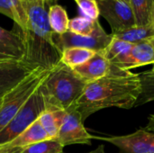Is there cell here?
Returning a JSON list of instances; mask_svg holds the SVG:
<instances>
[{
	"label": "cell",
	"mask_w": 154,
	"mask_h": 153,
	"mask_svg": "<svg viewBox=\"0 0 154 153\" xmlns=\"http://www.w3.org/2000/svg\"><path fill=\"white\" fill-rule=\"evenodd\" d=\"M154 64V47L150 41L134 44L128 56L116 68L123 70Z\"/></svg>",
	"instance_id": "obj_13"
},
{
	"label": "cell",
	"mask_w": 154,
	"mask_h": 153,
	"mask_svg": "<svg viewBox=\"0 0 154 153\" xmlns=\"http://www.w3.org/2000/svg\"><path fill=\"white\" fill-rule=\"evenodd\" d=\"M63 146L58 140H44L23 148L20 153H62Z\"/></svg>",
	"instance_id": "obj_23"
},
{
	"label": "cell",
	"mask_w": 154,
	"mask_h": 153,
	"mask_svg": "<svg viewBox=\"0 0 154 153\" xmlns=\"http://www.w3.org/2000/svg\"><path fill=\"white\" fill-rule=\"evenodd\" d=\"M96 51L84 48H68L62 50L61 62L68 67L73 69L79 65H82L88 61L94 55Z\"/></svg>",
	"instance_id": "obj_18"
},
{
	"label": "cell",
	"mask_w": 154,
	"mask_h": 153,
	"mask_svg": "<svg viewBox=\"0 0 154 153\" xmlns=\"http://www.w3.org/2000/svg\"><path fill=\"white\" fill-rule=\"evenodd\" d=\"M51 69H35L18 85L0 96V132L42 84Z\"/></svg>",
	"instance_id": "obj_4"
},
{
	"label": "cell",
	"mask_w": 154,
	"mask_h": 153,
	"mask_svg": "<svg viewBox=\"0 0 154 153\" xmlns=\"http://www.w3.org/2000/svg\"><path fill=\"white\" fill-rule=\"evenodd\" d=\"M48 20L51 29L54 33L63 34L69 30V19L68 17L66 10L59 5H50L48 11Z\"/></svg>",
	"instance_id": "obj_19"
},
{
	"label": "cell",
	"mask_w": 154,
	"mask_h": 153,
	"mask_svg": "<svg viewBox=\"0 0 154 153\" xmlns=\"http://www.w3.org/2000/svg\"><path fill=\"white\" fill-rule=\"evenodd\" d=\"M0 13L11 18L20 30L26 29L28 18L22 0H0Z\"/></svg>",
	"instance_id": "obj_15"
},
{
	"label": "cell",
	"mask_w": 154,
	"mask_h": 153,
	"mask_svg": "<svg viewBox=\"0 0 154 153\" xmlns=\"http://www.w3.org/2000/svg\"><path fill=\"white\" fill-rule=\"evenodd\" d=\"M153 40H154V39H153Z\"/></svg>",
	"instance_id": "obj_31"
},
{
	"label": "cell",
	"mask_w": 154,
	"mask_h": 153,
	"mask_svg": "<svg viewBox=\"0 0 154 153\" xmlns=\"http://www.w3.org/2000/svg\"><path fill=\"white\" fill-rule=\"evenodd\" d=\"M96 139L107 142L127 153H154V133L144 128L127 135L97 137Z\"/></svg>",
	"instance_id": "obj_9"
},
{
	"label": "cell",
	"mask_w": 154,
	"mask_h": 153,
	"mask_svg": "<svg viewBox=\"0 0 154 153\" xmlns=\"http://www.w3.org/2000/svg\"><path fill=\"white\" fill-rule=\"evenodd\" d=\"M45 0H22L28 23L25 30L18 27L24 46V59L33 69H51L61 60L62 52L54 41V32L48 20Z\"/></svg>",
	"instance_id": "obj_2"
},
{
	"label": "cell",
	"mask_w": 154,
	"mask_h": 153,
	"mask_svg": "<svg viewBox=\"0 0 154 153\" xmlns=\"http://www.w3.org/2000/svg\"><path fill=\"white\" fill-rule=\"evenodd\" d=\"M65 115L66 111L52 109H45L44 112L40 115L38 121L46 132L49 139H57Z\"/></svg>",
	"instance_id": "obj_14"
},
{
	"label": "cell",
	"mask_w": 154,
	"mask_h": 153,
	"mask_svg": "<svg viewBox=\"0 0 154 153\" xmlns=\"http://www.w3.org/2000/svg\"><path fill=\"white\" fill-rule=\"evenodd\" d=\"M53 38L61 52L63 50L72 47L88 49L98 52L104 50L113 40L112 34L106 33L100 23L89 35H79L68 31L63 34L54 33Z\"/></svg>",
	"instance_id": "obj_6"
},
{
	"label": "cell",
	"mask_w": 154,
	"mask_h": 153,
	"mask_svg": "<svg viewBox=\"0 0 154 153\" xmlns=\"http://www.w3.org/2000/svg\"><path fill=\"white\" fill-rule=\"evenodd\" d=\"M150 24L154 27V3L153 6H152V14H151V18H150Z\"/></svg>",
	"instance_id": "obj_27"
},
{
	"label": "cell",
	"mask_w": 154,
	"mask_h": 153,
	"mask_svg": "<svg viewBox=\"0 0 154 153\" xmlns=\"http://www.w3.org/2000/svg\"><path fill=\"white\" fill-rule=\"evenodd\" d=\"M121 1H124V2H125V3H129L130 0H121Z\"/></svg>",
	"instance_id": "obj_30"
},
{
	"label": "cell",
	"mask_w": 154,
	"mask_h": 153,
	"mask_svg": "<svg viewBox=\"0 0 154 153\" xmlns=\"http://www.w3.org/2000/svg\"><path fill=\"white\" fill-rule=\"evenodd\" d=\"M144 129L148 132H151L154 133V114L151 115L149 116V119H148V124L147 125L144 127Z\"/></svg>",
	"instance_id": "obj_25"
},
{
	"label": "cell",
	"mask_w": 154,
	"mask_h": 153,
	"mask_svg": "<svg viewBox=\"0 0 154 153\" xmlns=\"http://www.w3.org/2000/svg\"><path fill=\"white\" fill-rule=\"evenodd\" d=\"M86 85L71 68L60 61L50 70L40 87L45 109L70 110L82 95Z\"/></svg>",
	"instance_id": "obj_3"
},
{
	"label": "cell",
	"mask_w": 154,
	"mask_h": 153,
	"mask_svg": "<svg viewBox=\"0 0 154 153\" xmlns=\"http://www.w3.org/2000/svg\"><path fill=\"white\" fill-rule=\"evenodd\" d=\"M62 153H65V152H62ZM88 153H106L105 152V147L103 146V145H100L99 147H97L96 150H94V151H90V152H88Z\"/></svg>",
	"instance_id": "obj_26"
},
{
	"label": "cell",
	"mask_w": 154,
	"mask_h": 153,
	"mask_svg": "<svg viewBox=\"0 0 154 153\" xmlns=\"http://www.w3.org/2000/svg\"><path fill=\"white\" fill-rule=\"evenodd\" d=\"M34 69L23 60L0 59V96L18 85Z\"/></svg>",
	"instance_id": "obj_10"
},
{
	"label": "cell",
	"mask_w": 154,
	"mask_h": 153,
	"mask_svg": "<svg viewBox=\"0 0 154 153\" xmlns=\"http://www.w3.org/2000/svg\"><path fill=\"white\" fill-rule=\"evenodd\" d=\"M133 46V43L113 38L112 41L102 52L112 65L118 67L128 56Z\"/></svg>",
	"instance_id": "obj_17"
},
{
	"label": "cell",
	"mask_w": 154,
	"mask_h": 153,
	"mask_svg": "<svg viewBox=\"0 0 154 153\" xmlns=\"http://www.w3.org/2000/svg\"><path fill=\"white\" fill-rule=\"evenodd\" d=\"M24 46L20 31H7L0 26V59H24Z\"/></svg>",
	"instance_id": "obj_12"
},
{
	"label": "cell",
	"mask_w": 154,
	"mask_h": 153,
	"mask_svg": "<svg viewBox=\"0 0 154 153\" xmlns=\"http://www.w3.org/2000/svg\"><path fill=\"white\" fill-rule=\"evenodd\" d=\"M154 0H130L129 4L132 7L136 26H145L150 24L151 14Z\"/></svg>",
	"instance_id": "obj_20"
},
{
	"label": "cell",
	"mask_w": 154,
	"mask_h": 153,
	"mask_svg": "<svg viewBox=\"0 0 154 153\" xmlns=\"http://www.w3.org/2000/svg\"><path fill=\"white\" fill-rule=\"evenodd\" d=\"M142 92L139 74L123 70L111 64L109 73L96 81L88 83L75 103V109L84 122L91 115L106 108L134 107Z\"/></svg>",
	"instance_id": "obj_1"
},
{
	"label": "cell",
	"mask_w": 154,
	"mask_h": 153,
	"mask_svg": "<svg viewBox=\"0 0 154 153\" xmlns=\"http://www.w3.org/2000/svg\"><path fill=\"white\" fill-rule=\"evenodd\" d=\"M98 23V20L93 21L79 15L69 20L68 31L79 35H89L95 31Z\"/></svg>",
	"instance_id": "obj_22"
},
{
	"label": "cell",
	"mask_w": 154,
	"mask_h": 153,
	"mask_svg": "<svg viewBox=\"0 0 154 153\" xmlns=\"http://www.w3.org/2000/svg\"><path fill=\"white\" fill-rule=\"evenodd\" d=\"M140 80L142 84L141 95L134 106H140L144 104L154 101V71L149 70L140 75Z\"/></svg>",
	"instance_id": "obj_21"
},
{
	"label": "cell",
	"mask_w": 154,
	"mask_h": 153,
	"mask_svg": "<svg viewBox=\"0 0 154 153\" xmlns=\"http://www.w3.org/2000/svg\"><path fill=\"white\" fill-rule=\"evenodd\" d=\"M151 42H152V44L153 45V47H154V40H152V41H150ZM152 70H153L154 71V64H153V66H152Z\"/></svg>",
	"instance_id": "obj_28"
},
{
	"label": "cell",
	"mask_w": 154,
	"mask_h": 153,
	"mask_svg": "<svg viewBox=\"0 0 154 153\" xmlns=\"http://www.w3.org/2000/svg\"><path fill=\"white\" fill-rule=\"evenodd\" d=\"M113 38L122 40L133 44L142 41H152L154 39V27L151 24L145 26H134L125 31L111 33Z\"/></svg>",
	"instance_id": "obj_16"
},
{
	"label": "cell",
	"mask_w": 154,
	"mask_h": 153,
	"mask_svg": "<svg viewBox=\"0 0 154 153\" xmlns=\"http://www.w3.org/2000/svg\"><path fill=\"white\" fill-rule=\"evenodd\" d=\"M111 69V63L102 51L96 54L86 63L73 68L75 74L86 84L106 77Z\"/></svg>",
	"instance_id": "obj_11"
},
{
	"label": "cell",
	"mask_w": 154,
	"mask_h": 153,
	"mask_svg": "<svg viewBox=\"0 0 154 153\" xmlns=\"http://www.w3.org/2000/svg\"><path fill=\"white\" fill-rule=\"evenodd\" d=\"M44 110L45 103L39 87L9 124L0 132V146L10 142L27 130L39 119Z\"/></svg>",
	"instance_id": "obj_5"
},
{
	"label": "cell",
	"mask_w": 154,
	"mask_h": 153,
	"mask_svg": "<svg viewBox=\"0 0 154 153\" xmlns=\"http://www.w3.org/2000/svg\"><path fill=\"white\" fill-rule=\"evenodd\" d=\"M83 123L80 115L75 109L67 111L56 140L63 147L73 144L91 145V141L97 137L87 131Z\"/></svg>",
	"instance_id": "obj_8"
},
{
	"label": "cell",
	"mask_w": 154,
	"mask_h": 153,
	"mask_svg": "<svg viewBox=\"0 0 154 153\" xmlns=\"http://www.w3.org/2000/svg\"><path fill=\"white\" fill-rule=\"evenodd\" d=\"M78 5L79 11L81 16L93 21L98 20L100 15L97 0H75Z\"/></svg>",
	"instance_id": "obj_24"
},
{
	"label": "cell",
	"mask_w": 154,
	"mask_h": 153,
	"mask_svg": "<svg viewBox=\"0 0 154 153\" xmlns=\"http://www.w3.org/2000/svg\"><path fill=\"white\" fill-rule=\"evenodd\" d=\"M100 14L107 21L112 33L136 26L135 18L129 3L121 0H97Z\"/></svg>",
	"instance_id": "obj_7"
},
{
	"label": "cell",
	"mask_w": 154,
	"mask_h": 153,
	"mask_svg": "<svg viewBox=\"0 0 154 153\" xmlns=\"http://www.w3.org/2000/svg\"><path fill=\"white\" fill-rule=\"evenodd\" d=\"M48 4H50V3H51V2H53V1H55V0H45Z\"/></svg>",
	"instance_id": "obj_29"
}]
</instances>
